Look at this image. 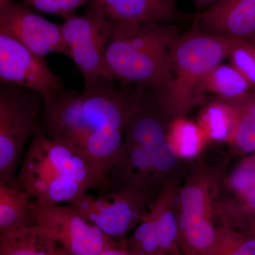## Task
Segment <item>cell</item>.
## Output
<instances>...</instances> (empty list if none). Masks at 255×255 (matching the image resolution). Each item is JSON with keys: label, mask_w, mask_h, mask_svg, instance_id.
<instances>
[{"label": "cell", "mask_w": 255, "mask_h": 255, "mask_svg": "<svg viewBox=\"0 0 255 255\" xmlns=\"http://www.w3.org/2000/svg\"><path fill=\"white\" fill-rule=\"evenodd\" d=\"M238 107L237 124L231 142L241 153L255 152V90Z\"/></svg>", "instance_id": "cell-20"}, {"label": "cell", "mask_w": 255, "mask_h": 255, "mask_svg": "<svg viewBox=\"0 0 255 255\" xmlns=\"http://www.w3.org/2000/svg\"><path fill=\"white\" fill-rule=\"evenodd\" d=\"M208 136L199 124L193 123L184 117H178L169 122L167 142L184 158L195 157Z\"/></svg>", "instance_id": "cell-19"}, {"label": "cell", "mask_w": 255, "mask_h": 255, "mask_svg": "<svg viewBox=\"0 0 255 255\" xmlns=\"http://www.w3.org/2000/svg\"><path fill=\"white\" fill-rule=\"evenodd\" d=\"M196 4L200 5V6H211V4H214L216 2L217 0H194Z\"/></svg>", "instance_id": "cell-28"}, {"label": "cell", "mask_w": 255, "mask_h": 255, "mask_svg": "<svg viewBox=\"0 0 255 255\" xmlns=\"http://www.w3.org/2000/svg\"><path fill=\"white\" fill-rule=\"evenodd\" d=\"M2 255H55L50 239L35 226L1 232Z\"/></svg>", "instance_id": "cell-16"}, {"label": "cell", "mask_w": 255, "mask_h": 255, "mask_svg": "<svg viewBox=\"0 0 255 255\" xmlns=\"http://www.w3.org/2000/svg\"><path fill=\"white\" fill-rule=\"evenodd\" d=\"M212 255H255V238L243 239L235 235L221 237Z\"/></svg>", "instance_id": "cell-23"}, {"label": "cell", "mask_w": 255, "mask_h": 255, "mask_svg": "<svg viewBox=\"0 0 255 255\" xmlns=\"http://www.w3.org/2000/svg\"><path fill=\"white\" fill-rule=\"evenodd\" d=\"M26 4L30 5L42 12L55 15L64 19L69 18L65 13L60 9L55 0H23Z\"/></svg>", "instance_id": "cell-24"}, {"label": "cell", "mask_w": 255, "mask_h": 255, "mask_svg": "<svg viewBox=\"0 0 255 255\" xmlns=\"http://www.w3.org/2000/svg\"><path fill=\"white\" fill-rule=\"evenodd\" d=\"M199 91L204 98L209 94L216 96L219 100L238 105L254 90L232 65L221 63L208 73L201 82Z\"/></svg>", "instance_id": "cell-14"}, {"label": "cell", "mask_w": 255, "mask_h": 255, "mask_svg": "<svg viewBox=\"0 0 255 255\" xmlns=\"http://www.w3.org/2000/svg\"><path fill=\"white\" fill-rule=\"evenodd\" d=\"M238 117V105L221 100L214 101L201 112L199 125L208 137L218 141H231L236 130Z\"/></svg>", "instance_id": "cell-17"}, {"label": "cell", "mask_w": 255, "mask_h": 255, "mask_svg": "<svg viewBox=\"0 0 255 255\" xmlns=\"http://www.w3.org/2000/svg\"><path fill=\"white\" fill-rule=\"evenodd\" d=\"M97 255H135L131 253H127V252L119 251V250L113 249V248H109L105 251L101 252L100 254Z\"/></svg>", "instance_id": "cell-27"}, {"label": "cell", "mask_w": 255, "mask_h": 255, "mask_svg": "<svg viewBox=\"0 0 255 255\" xmlns=\"http://www.w3.org/2000/svg\"><path fill=\"white\" fill-rule=\"evenodd\" d=\"M55 255H60V254H55Z\"/></svg>", "instance_id": "cell-31"}, {"label": "cell", "mask_w": 255, "mask_h": 255, "mask_svg": "<svg viewBox=\"0 0 255 255\" xmlns=\"http://www.w3.org/2000/svg\"><path fill=\"white\" fill-rule=\"evenodd\" d=\"M193 25L199 31L231 39H255V0H217Z\"/></svg>", "instance_id": "cell-13"}, {"label": "cell", "mask_w": 255, "mask_h": 255, "mask_svg": "<svg viewBox=\"0 0 255 255\" xmlns=\"http://www.w3.org/2000/svg\"><path fill=\"white\" fill-rule=\"evenodd\" d=\"M91 0H55L60 9L68 17L73 16L75 10L78 9L85 3L90 2Z\"/></svg>", "instance_id": "cell-25"}, {"label": "cell", "mask_w": 255, "mask_h": 255, "mask_svg": "<svg viewBox=\"0 0 255 255\" xmlns=\"http://www.w3.org/2000/svg\"><path fill=\"white\" fill-rule=\"evenodd\" d=\"M137 87L107 80L82 94L65 92L43 102L41 125L47 136L108 165L123 148Z\"/></svg>", "instance_id": "cell-1"}, {"label": "cell", "mask_w": 255, "mask_h": 255, "mask_svg": "<svg viewBox=\"0 0 255 255\" xmlns=\"http://www.w3.org/2000/svg\"><path fill=\"white\" fill-rule=\"evenodd\" d=\"M150 193V189L137 190L131 188L100 196L85 192L68 204L106 236L121 238L148 214L146 202Z\"/></svg>", "instance_id": "cell-8"}, {"label": "cell", "mask_w": 255, "mask_h": 255, "mask_svg": "<svg viewBox=\"0 0 255 255\" xmlns=\"http://www.w3.org/2000/svg\"><path fill=\"white\" fill-rule=\"evenodd\" d=\"M179 31L178 24L148 23L114 35L104 56V78L159 91L168 80L171 51Z\"/></svg>", "instance_id": "cell-3"}, {"label": "cell", "mask_w": 255, "mask_h": 255, "mask_svg": "<svg viewBox=\"0 0 255 255\" xmlns=\"http://www.w3.org/2000/svg\"><path fill=\"white\" fill-rule=\"evenodd\" d=\"M179 0H91L90 7L116 25L115 34L128 33L148 23L178 24L189 19L177 7Z\"/></svg>", "instance_id": "cell-12"}, {"label": "cell", "mask_w": 255, "mask_h": 255, "mask_svg": "<svg viewBox=\"0 0 255 255\" xmlns=\"http://www.w3.org/2000/svg\"><path fill=\"white\" fill-rule=\"evenodd\" d=\"M230 187L243 199L255 188V165L253 160L240 165L230 176Z\"/></svg>", "instance_id": "cell-22"}, {"label": "cell", "mask_w": 255, "mask_h": 255, "mask_svg": "<svg viewBox=\"0 0 255 255\" xmlns=\"http://www.w3.org/2000/svg\"><path fill=\"white\" fill-rule=\"evenodd\" d=\"M238 40L206 34L194 25L179 35L171 51L168 80L152 93L169 118L184 117L204 100L199 91L201 82L228 58Z\"/></svg>", "instance_id": "cell-4"}, {"label": "cell", "mask_w": 255, "mask_h": 255, "mask_svg": "<svg viewBox=\"0 0 255 255\" xmlns=\"http://www.w3.org/2000/svg\"><path fill=\"white\" fill-rule=\"evenodd\" d=\"M208 176H193L179 194V238L191 255H212L221 238L214 224V181Z\"/></svg>", "instance_id": "cell-7"}, {"label": "cell", "mask_w": 255, "mask_h": 255, "mask_svg": "<svg viewBox=\"0 0 255 255\" xmlns=\"http://www.w3.org/2000/svg\"><path fill=\"white\" fill-rule=\"evenodd\" d=\"M30 208L36 226L61 243L70 255H97L112 248V238L70 206H47L34 200Z\"/></svg>", "instance_id": "cell-9"}, {"label": "cell", "mask_w": 255, "mask_h": 255, "mask_svg": "<svg viewBox=\"0 0 255 255\" xmlns=\"http://www.w3.org/2000/svg\"><path fill=\"white\" fill-rule=\"evenodd\" d=\"M0 81L29 89L43 97V102L67 92L44 58L7 35L0 33Z\"/></svg>", "instance_id": "cell-10"}, {"label": "cell", "mask_w": 255, "mask_h": 255, "mask_svg": "<svg viewBox=\"0 0 255 255\" xmlns=\"http://www.w3.org/2000/svg\"><path fill=\"white\" fill-rule=\"evenodd\" d=\"M115 29L114 21L90 7L86 14L73 15L61 23L64 41L82 74L84 90L107 80L102 75V63Z\"/></svg>", "instance_id": "cell-6"}, {"label": "cell", "mask_w": 255, "mask_h": 255, "mask_svg": "<svg viewBox=\"0 0 255 255\" xmlns=\"http://www.w3.org/2000/svg\"><path fill=\"white\" fill-rule=\"evenodd\" d=\"M253 163H254L255 165V155H254V157H253Z\"/></svg>", "instance_id": "cell-30"}, {"label": "cell", "mask_w": 255, "mask_h": 255, "mask_svg": "<svg viewBox=\"0 0 255 255\" xmlns=\"http://www.w3.org/2000/svg\"><path fill=\"white\" fill-rule=\"evenodd\" d=\"M149 214L155 221L159 247L162 251L173 252L179 238V222L173 205V193L166 188Z\"/></svg>", "instance_id": "cell-18"}, {"label": "cell", "mask_w": 255, "mask_h": 255, "mask_svg": "<svg viewBox=\"0 0 255 255\" xmlns=\"http://www.w3.org/2000/svg\"><path fill=\"white\" fill-rule=\"evenodd\" d=\"M43 105V97L37 92L1 82L0 182L19 186L16 167L25 144L40 131Z\"/></svg>", "instance_id": "cell-5"}, {"label": "cell", "mask_w": 255, "mask_h": 255, "mask_svg": "<svg viewBox=\"0 0 255 255\" xmlns=\"http://www.w3.org/2000/svg\"><path fill=\"white\" fill-rule=\"evenodd\" d=\"M18 185L30 198L57 205L109 182L86 156L73 147L37 132L17 176Z\"/></svg>", "instance_id": "cell-2"}, {"label": "cell", "mask_w": 255, "mask_h": 255, "mask_svg": "<svg viewBox=\"0 0 255 255\" xmlns=\"http://www.w3.org/2000/svg\"><path fill=\"white\" fill-rule=\"evenodd\" d=\"M0 33L11 37L43 58L50 53L70 58L62 35L61 23L48 21L25 4L11 1L0 6Z\"/></svg>", "instance_id": "cell-11"}, {"label": "cell", "mask_w": 255, "mask_h": 255, "mask_svg": "<svg viewBox=\"0 0 255 255\" xmlns=\"http://www.w3.org/2000/svg\"><path fill=\"white\" fill-rule=\"evenodd\" d=\"M243 199L246 201L247 209L251 212L255 213V188Z\"/></svg>", "instance_id": "cell-26"}, {"label": "cell", "mask_w": 255, "mask_h": 255, "mask_svg": "<svg viewBox=\"0 0 255 255\" xmlns=\"http://www.w3.org/2000/svg\"><path fill=\"white\" fill-rule=\"evenodd\" d=\"M227 58L255 90V39L238 40Z\"/></svg>", "instance_id": "cell-21"}, {"label": "cell", "mask_w": 255, "mask_h": 255, "mask_svg": "<svg viewBox=\"0 0 255 255\" xmlns=\"http://www.w3.org/2000/svg\"><path fill=\"white\" fill-rule=\"evenodd\" d=\"M11 1L12 0H0V6H4V5L7 4V3Z\"/></svg>", "instance_id": "cell-29"}, {"label": "cell", "mask_w": 255, "mask_h": 255, "mask_svg": "<svg viewBox=\"0 0 255 255\" xmlns=\"http://www.w3.org/2000/svg\"><path fill=\"white\" fill-rule=\"evenodd\" d=\"M29 198L19 186L0 182L1 232L36 225L30 208Z\"/></svg>", "instance_id": "cell-15"}]
</instances>
